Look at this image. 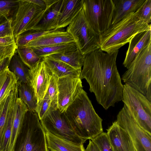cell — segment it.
Here are the masks:
<instances>
[{
  "label": "cell",
  "instance_id": "cell-2",
  "mask_svg": "<svg viewBox=\"0 0 151 151\" xmlns=\"http://www.w3.org/2000/svg\"><path fill=\"white\" fill-rule=\"evenodd\" d=\"M65 112L74 131L80 137L91 139L103 132L102 119L96 112L83 89Z\"/></svg>",
  "mask_w": 151,
  "mask_h": 151
},
{
  "label": "cell",
  "instance_id": "cell-27",
  "mask_svg": "<svg viewBox=\"0 0 151 151\" xmlns=\"http://www.w3.org/2000/svg\"><path fill=\"white\" fill-rule=\"evenodd\" d=\"M18 90L19 98L26 105L28 110L36 112L37 101L30 83H18Z\"/></svg>",
  "mask_w": 151,
  "mask_h": 151
},
{
  "label": "cell",
  "instance_id": "cell-6",
  "mask_svg": "<svg viewBox=\"0 0 151 151\" xmlns=\"http://www.w3.org/2000/svg\"><path fill=\"white\" fill-rule=\"evenodd\" d=\"M73 37L78 49L85 56L100 48L99 34L87 20L82 9L66 28Z\"/></svg>",
  "mask_w": 151,
  "mask_h": 151
},
{
  "label": "cell",
  "instance_id": "cell-26",
  "mask_svg": "<svg viewBox=\"0 0 151 151\" xmlns=\"http://www.w3.org/2000/svg\"><path fill=\"white\" fill-rule=\"evenodd\" d=\"M47 56L63 62L76 69L80 70H81L83 66L84 58V56L81 54L78 49L74 51L54 54Z\"/></svg>",
  "mask_w": 151,
  "mask_h": 151
},
{
  "label": "cell",
  "instance_id": "cell-29",
  "mask_svg": "<svg viewBox=\"0 0 151 151\" xmlns=\"http://www.w3.org/2000/svg\"><path fill=\"white\" fill-rule=\"evenodd\" d=\"M16 52L23 63L30 69L35 67L42 59L36 54L32 48L27 46L17 47Z\"/></svg>",
  "mask_w": 151,
  "mask_h": 151
},
{
  "label": "cell",
  "instance_id": "cell-25",
  "mask_svg": "<svg viewBox=\"0 0 151 151\" xmlns=\"http://www.w3.org/2000/svg\"><path fill=\"white\" fill-rule=\"evenodd\" d=\"M9 68L15 76L18 83H30L29 69L22 62L16 52L10 60Z\"/></svg>",
  "mask_w": 151,
  "mask_h": 151
},
{
  "label": "cell",
  "instance_id": "cell-22",
  "mask_svg": "<svg viewBox=\"0 0 151 151\" xmlns=\"http://www.w3.org/2000/svg\"><path fill=\"white\" fill-rule=\"evenodd\" d=\"M47 148L51 151H85L83 145H78L46 132Z\"/></svg>",
  "mask_w": 151,
  "mask_h": 151
},
{
  "label": "cell",
  "instance_id": "cell-28",
  "mask_svg": "<svg viewBox=\"0 0 151 151\" xmlns=\"http://www.w3.org/2000/svg\"><path fill=\"white\" fill-rule=\"evenodd\" d=\"M31 48L41 58L52 54L64 53L74 51L78 49L75 42L50 46Z\"/></svg>",
  "mask_w": 151,
  "mask_h": 151
},
{
  "label": "cell",
  "instance_id": "cell-37",
  "mask_svg": "<svg viewBox=\"0 0 151 151\" xmlns=\"http://www.w3.org/2000/svg\"><path fill=\"white\" fill-rule=\"evenodd\" d=\"M9 36H14L11 17L6 19L0 24V38Z\"/></svg>",
  "mask_w": 151,
  "mask_h": 151
},
{
  "label": "cell",
  "instance_id": "cell-15",
  "mask_svg": "<svg viewBox=\"0 0 151 151\" xmlns=\"http://www.w3.org/2000/svg\"><path fill=\"white\" fill-rule=\"evenodd\" d=\"M47 8L41 20L32 30L47 31L56 29L64 0H44Z\"/></svg>",
  "mask_w": 151,
  "mask_h": 151
},
{
  "label": "cell",
  "instance_id": "cell-1",
  "mask_svg": "<svg viewBox=\"0 0 151 151\" xmlns=\"http://www.w3.org/2000/svg\"><path fill=\"white\" fill-rule=\"evenodd\" d=\"M119 50L105 53L100 48L84 56L80 78L105 110L122 101L123 85L116 63Z\"/></svg>",
  "mask_w": 151,
  "mask_h": 151
},
{
  "label": "cell",
  "instance_id": "cell-19",
  "mask_svg": "<svg viewBox=\"0 0 151 151\" xmlns=\"http://www.w3.org/2000/svg\"><path fill=\"white\" fill-rule=\"evenodd\" d=\"M18 86L17 82L0 104V150L7 118L18 97Z\"/></svg>",
  "mask_w": 151,
  "mask_h": 151
},
{
  "label": "cell",
  "instance_id": "cell-10",
  "mask_svg": "<svg viewBox=\"0 0 151 151\" xmlns=\"http://www.w3.org/2000/svg\"><path fill=\"white\" fill-rule=\"evenodd\" d=\"M44 10L26 0H18V4L12 16V25L15 39L20 35L32 30L41 20Z\"/></svg>",
  "mask_w": 151,
  "mask_h": 151
},
{
  "label": "cell",
  "instance_id": "cell-23",
  "mask_svg": "<svg viewBox=\"0 0 151 151\" xmlns=\"http://www.w3.org/2000/svg\"><path fill=\"white\" fill-rule=\"evenodd\" d=\"M75 42L72 36L69 34L61 35H49L36 39L26 45L31 47L52 46Z\"/></svg>",
  "mask_w": 151,
  "mask_h": 151
},
{
  "label": "cell",
  "instance_id": "cell-24",
  "mask_svg": "<svg viewBox=\"0 0 151 151\" xmlns=\"http://www.w3.org/2000/svg\"><path fill=\"white\" fill-rule=\"evenodd\" d=\"M64 28L59 29L47 31L32 30L19 35L15 39L18 47L26 45L30 42L41 37L49 35H61L68 34Z\"/></svg>",
  "mask_w": 151,
  "mask_h": 151
},
{
  "label": "cell",
  "instance_id": "cell-38",
  "mask_svg": "<svg viewBox=\"0 0 151 151\" xmlns=\"http://www.w3.org/2000/svg\"><path fill=\"white\" fill-rule=\"evenodd\" d=\"M27 1L35 4L42 9L45 10L47 8L46 5L44 0H26Z\"/></svg>",
  "mask_w": 151,
  "mask_h": 151
},
{
  "label": "cell",
  "instance_id": "cell-34",
  "mask_svg": "<svg viewBox=\"0 0 151 151\" xmlns=\"http://www.w3.org/2000/svg\"><path fill=\"white\" fill-rule=\"evenodd\" d=\"M100 151H114L107 133L102 132L91 139Z\"/></svg>",
  "mask_w": 151,
  "mask_h": 151
},
{
  "label": "cell",
  "instance_id": "cell-39",
  "mask_svg": "<svg viewBox=\"0 0 151 151\" xmlns=\"http://www.w3.org/2000/svg\"><path fill=\"white\" fill-rule=\"evenodd\" d=\"M85 151H100L96 145L91 139Z\"/></svg>",
  "mask_w": 151,
  "mask_h": 151
},
{
  "label": "cell",
  "instance_id": "cell-31",
  "mask_svg": "<svg viewBox=\"0 0 151 151\" xmlns=\"http://www.w3.org/2000/svg\"><path fill=\"white\" fill-rule=\"evenodd\" d=\"M14 106L11 111L6 122L0 151H9L12 134V125L14 112Z\"/></svg>",
  "mask_w": 151,
  "mask_h": 151
},
{
  "label": "cell",
  "instance_id": "cell-18",
  "mask_svg": "<svg viewBox=\"0 0 151 151\" xmlns=\"http://www.w3.org/2000/svg\"><path fill=\"white\" fill-rule=\"evenodd\" d=\"M28 109L20 98L16 99L14 106L12 134L9 151H14V147L19 131L22 127Z\"/></svg>",
  "mask_w": 151,
  "mask_h": 151
},
{
  "label": "cell",
  "instance_id": "cell-40",
  "mask_svg": "<svg viewBox=\"0 0 151 151\" xmlns=\"http://www.w3.org/2000/svg\"><path fill=\"white\" fill-rule=\"evenodd\" d=\"M10 60L8 58H6L0 62V73L9 67Z\"/></svg>",
  "mask_w": 151,
  "mask_h": 151
},
{
  "label": "cell",
  "instance_id": "cell-32",
  "mask_svg": "<svg viewBox=\"0 0 151 151\" xmlns=\"http://www.w3.org/2000/svg\"><path fill=\"white\" fill-rule=\"evenodd\" d=\"M58 78L56 76L52 73L46 92L51 101V106L55 108H58Z\"/></svg>",
  "mask_w": 151,
  "mask_h": 151
},
{
  "label": "cell",
  "instance_id": "cell-14",
  "mask_svg": "<svg viewBox=\"0 0 151 151\" xmlns=\"http://www.w3.org/2000/svg\"><path fill=\"white\" fill-rule=\"evenodd\" d=\"M106 130L114 151H136L128 134L116 120Z\"/></svg>",
  "mask_w": 151,
  "mask_h": 151
},
{
  "label": "cell",
  "instance_id": "cell-42",
  "mask_svg": "<svg viewBox=\"0 0 151 151\" xmlns=\"http://www.w3.org/2000/svg\"></svg>",
  "mask_w": 151,
  "mask_h": 151
},
{
  "label": "cell",
  "instance_id": "cell-7",
  "mask_svg": "<svg viewBox=\"0 0 151 151\" xmlns=\"http://www.w3.org/2000/svg\"><path fill=\"white\" fill-rule=\"evenodd\" d=\"M114 7L113 0H83V9L89 24L100 34L111 25Z\"/></svg>",
  "mask_w": 151,
  "mask_h": 151
},
{
  "label": "cell",
  "instance_id": "cell-16",
  "mask_svg": "<svg viewBox=\"0 0 151 151\" xmlns=\"http://www.w3.org/2000/svg\"><path fill=\"white\" fill-rule=\"evenodd\" d=\"M129 43L128 48L123 63L124 67L127 69L138 54L151 43V29L136 34Z\"/></svg>",
  "mask_w": 151,
  "mask_h": 151
},
{
  "label": "cell",
  "instance_id": "cell-9",
  "mask_svg": "<svg viewBox=\"0 0 151 151\" xmlns=\"http://www.w3.org/2000/svg\"><path fill=\"white\" fill-rule=\"evenodd\" d=\"M46 132L74 144L83 145L86 140L78 136L74 131L65 112L51 106L45 116L40 120Z\"/></svg>",
  "mask_w": 151,
  "mask_h": 151
},
{
  "label": "cell",
  "instance_id": "cell-3",
  "mask_svg": "<svg viewBox=\"0 0 151 151\" xmlns=\"http://www.w3.org/2000/svg\"><path fill=\"white\" fill-rule=\"evenodd\" d=\"M150 29L151 24L139 19L135 12L131 13L99 34L100 48L108 53L116 51L136 34Z\"/></svg>",
  "mask_w": 151,
  "mask_h": 151
},
{
  "label": "cell",
  "instance_id": "cell-12",
  "mask_svg": "<svg viewBox=\"0 0 151 151\" xmlns=\"http://www.w3.org/2000/svg\"><path fill=\"white\" fill-rule=\"evenodd\" d=\"M57 107L61 112H65L83 90L81 80L79 77L58 78Z\"/></svg>",
  "mask_w": 151,
  "mask_h": 151
},
{
  "label": "cell",
  "instance_id": "cell-13",
  "mask_svg": "<svg viewBox=\"0 0 151 151\" xmlns=\"http://www.w3.org/2000/svg\"><path fill=\"white\" fill-rule=\"evenodd\" d=\"M52 73L42 58L36 66L29 69V79L37 104L43 99L48 89Z\"/></svg>",
  "mask_w": 151,
  "mask_h": 151
},
{
  "label": "cell",
  "instance_id": "cell-17",
  "mask_svg": "<svg viewBox=\"0 0 151 151\" xmlns=\"http://www.w3.org/2000/svg\"><path fill=\"white\" fill-rule=\"evenodd\" d=\"M83 0H64L56 29L70 24L83 9Z\"/></svg>",
  "mask_w": 151,
  "mask_h": 151
},
{
  "label": "cell",
  "instance_id": "cell-35",
  "mask_svg": "<svg viewBox=\"0 0 151 151\" xmlns=\"http://www.w3.org/2000/svg\"><path fill=\"white\" fill-rule=\"evenodd\" d=\"M18 4V0H0V14L6 19L12 17Z\"/></svg>",
  "mask_w": 151,
  "mask_h": 151
},
{
  "label": "cell",
  "instance_id": "cell-20",
  "mask_svg": "<svg viewBox=\"0 0 151 151\" xmlns=\"http://www.w3.org/2000/svg\"><path fill=\"white\" fill-rule=\"evenodd\" d=\"M145 0H113L114 4L111 24L120 21L129 14L135 12Z\"/></svg>",
  "mask_w": 151,
  "mask_h": 151
},
{
  "label": "cell",
  "instance_id": "cell-36",
  "mask_svg": "<svg viewBox=\"0 0 151 151\" xmlns=\"http://www.w3.org/2000/svg\"><path fill=\"white\" fill-rule=\"evenodd\" d=\"M51 105V101L46 93L42 100L37 104L36 112L40 120L45 116Z\"/></svg>",
  "mask_w": 151,
  "mask_h": 151
},
{
  "label": "cell",
  "instance_id": "cell-4",
  "mask_svg": "<svg viewBox=\"0 0 151 151\" xmlns=\"http://www.w3.org/2000/svg\"><path fill=\"white\" fill-rule=\"evenodd\" d=\"M121 79L151 101V43L135 57Z\"/></svg>",
  "mask_w": 151,
  "mask_h": 151
},
{
  "label": "cell",
  "instance_id": "cell-30",
  "mask_svg": "<svg viewBox=\"0 0 151 151\" xmlns=\"http://www.w3.org/2000/svg\"><path fill=\"white\" fill-rule=\"evenodd\" d=\"M17 48L14 36L0 38V62L6 58L11 60Z\"/></svg>",
  "mask_w": 151,
  "mask_h": 151
},
{
  "label": "cell",
  "instance_id": "cell-41",
  "mask_svg": "<svg viewBox=\"0 0 151 151\" xmlns=\"http://www.w3.org/2000/svg\"><path fill=\"white\" fill-rule=\"evenodd\" d=\"M6 19L2 15L0 14V24L4 21Z\"/></svg>",
  "mask_w": 151,
  "mask_h": 151
},
{
  "label": "cell",
  "instance_id": "cell-33",
  "mask_svg": "<svg viewBox=\"0 0 151 151\" xmlns=\"http://www.w3.org/2000/svg\"><path fill=\"white\" fill-rule=\"evenodd\" d=\"M135 13L139 19L148 24H150L151 0H145Z\"/></svg>",
  "mask_w": 151,
  "mask_h": 151
},
{
  "label": "cell",
  "instance_id": "cell-5",
  "mask_svg": "<svg viewBox=\"0 0 151 151\" xmlns=\"http://www.w3.org/2000/svg\"><path fill=\"white\" fill-rule=\"evenodd\" d=\"M122 101L138 125L151 135V101L127 83L123 85Z\"/></svg>",
  "mask_w": 151,
  "mask_h": 151
},
{
  "label": "cell",
  "instance_id": "cell-11",
  "mask_svg": "<svg viewBox=\"0 0 151 151\" xmlns=\"http://www.w3.org/2000/svg\"><path fill=\"white\" fill-rule=\"evenodd\" d=\"M116 121L128 134L136 151H151V135L138 125L125 105L118 113Z\"/></svg>",
  "mask_w": 151,
  "mask_h": 151
},
{
  "label": "cell",
  "instance_id": "cell-8",
  "mask_svg": "<svg viewBox=\"0 0 151 151\" xmlns=\"http://www.w3.org/2000/svg\"><path fill=\"white\" fill-rule=\"evenodd\" d=\"M23 125V135L18 151H49L46 132L36 112L28 110Z\"/></svg>",
  "mask_w": 151,
  "mask_h": 151
},
{
  "label": "cell",
  "instance_id": "cell-21",
  "mask_svg": "<svg viewBox=\"0 0 151 151\" xmlns=\"http://www.w3.org/2000/svg\"><path fill=\"white\" fill-rule=\"evenodd\" d=\"M52 73L58 78L67 77L80 78L81 70H77L68 64L47 56L42 58Z\"/></svg>",
  "mask_w": 151,
  "mask_h": 151
}]
</instances>
